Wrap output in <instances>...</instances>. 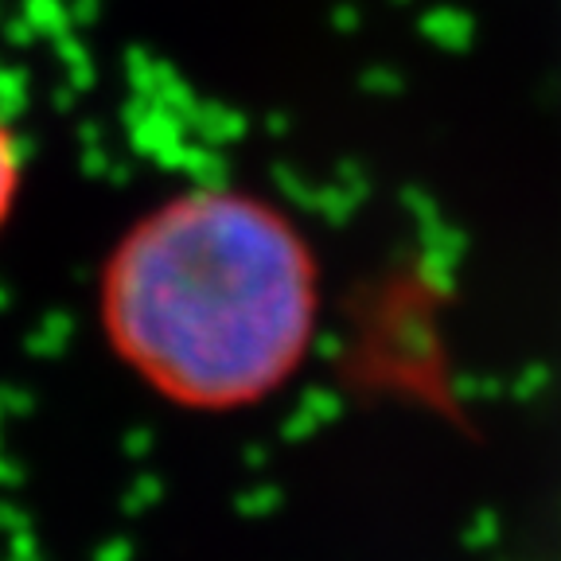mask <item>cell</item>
Wrapping results in <instances>:
<instances>
[{
	"label": "cell",
	"instance_id": "1",
	"mask_svg": "<svg viewBox=\"0 0 561 561\" xmlns=\"http://www.w3.org/2000/svg\"><path fill=\"white\" fill-rule=\"evenodd\" d=\"M114 359L175 410L234 413L297 378L320 324V265L265 195L199 184L125 227L98 270Z\"/></svg>",
	"mask_w": 561,
	"mask_h": 561
},
{
	"label": "cell",
	"instance_id": "2",
	"mask_svg": "<svg viewBox=\"0 0 561 561\" xmlns=\"http://www.w3.org/2000/svg\"><path fill=\"white\" fill-rule=\"evenodd\" d=\"M20 187H24V157H20V140L12 125L0 117V230L9 227L12 210H16Z\"/></svg>",
	"mask_w": 561,
	"mask_h": 561
}]
</instances>
